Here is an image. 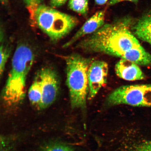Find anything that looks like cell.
Here are the masks:
<instances>
[{
	"label": "cell",
	"instance_id": "1",
	"mask_svg": "<svg viewBox=\"0 0 151 151\" xmlns=\"http://www.w3.org/2000/svg\"><path fill=\"white\" fill-rule=\"evenodd\" d=\"M133 22L128 17L105 24L82 40L77 47L85 52L106 54L138 65L151 66V55L132 32Z\"/></svg>",
	"mask_w": 151,
	"mask_h": 151
},
{
	"label": "cell",
	"instance_id": "2",
	"mask_svg": "<svg viewBox=\"0 0 151 151\" xmlns=\"http://www.w3.org/2000/svg\"><path fill=\"white\" fill-rule=\"evenodd\" d=\"M34 60L35 55L30 47L24 44L17 47L2 94L3 101L9 106L18 105L24 99L26 80Z\"/></svg>",
	"mask_w": 151,
	"mask_h": 151
},
{
	"label": "cell",
	"instance_id": "3",
	"mask_svg": "<svg viewBox=\"0 0 151 151\" xmlns=\"http://www.w3.org/2000/svg\"><path fill=\"white\" fill-rule=\"evenodd\" d=\"M65 60L71 106L84 109L88 93V70L92 60L77 54L66 56Z\"/></svg>",
	"mask_w": 151,
	"mask_h": 151
},
{
	"label": "cell",
	"instance_id": "4",
	"mask_svg": "<svg viewBox=\"0 0 151 151\" xmlns=\"http://www.w3.org/2000/svg\"><path fill=\"white\" fill-rule=\"evenodd\" d=\"M35 21L39 28L54 41L65 37L78 22L74 16L42 4L36 11Z\"/></svg>",
	"mask_w": 151,
	"mask_h": 151
},
{
	"label": "cell",
	"instance_id": "5",
	"mask_svg": "<svg viewBox=\"0 0 151 151\" xmlns=\"http://www.w3.org/2000/svg\"><path fill=\"white\" fill-rule=\"evenodd\" d=\"M106 102L109 106L126 105L134 107H151V84L120 86L109 94Z\"/></svg>",
	"mask_w": 151,
	"mask_h": 151
},
{
	"label": "cell",
	"instance_id": "6",
	"mask_svg": "<svg viewBox=\"0 0 151 151\" xmlns=\"http://www.w3.org/2000/svg\"><path fill=\"white\" fill-rule=\"evenodd\" d=\"M38 76L42 89V98L39 108L44 109L55 101L59 89V82L55 71L50 68H43Z\"/></svg>",
	"mask_w": 151,
	"mask_h": 151
},
{
	"label": "cell",
	"instance_id": "7",
	"mask_svg": "<svg viewBox=\"0 0 151 151\" xmlns=\"http://www.w3.org/2000/svg\"><path fill=\"white\" fill-rule=\"evenodd\" d=\"M108 73L109 65L107 62L101 60L92 62L88 70V100L94 99L106 83Z\"/></svg>",
	"mask_w": 151,
	"mask_h": 151
},
{
	"label": "cell",
	"instance_id": "8",
	"mask_svg": "<svg viewBox=\"0 0 151 151\" xmlns=\"http://www.w3.org/2000/svg\"><path fill=\"white\" fill-rule=\"evenodd\" d=\"M105 11H97L85 22L70 40L63 45L64 48L71 46L81 38L97 31L105 24Z\"/></svg>",
	"mask_w": 151,
	"mask_h": 151
},
{
	"label": "cell",
	"instance_id": "9",
	"mask_svg": "<svg viewBox=\"0 0 151 151\" xmlns=\"http://www.w3.org/2000/svg\"><path fill=\"white\" fill-rule=\"evenodd\" d=\"M115 70L118 77L126 81L141 80L145 77L144 73L138 65L127 60L121 59L117 62Z\"/></svg>",
	"mask_w": 151,
	"mask_h": 151
},
{
	"label": "cell",
	"instance_id": "10",
	"mask_svg": "<svg viewBox=\"0 0 151 151\" xmlns=\"http://www.w3.org/2000/svg\"><path fill=\"white\" fill-rule=\"evenodd\" d=\"M132 30L136 36L151 45V13L145 15L133 24Z\"/></svg>",
	"mask_w": 151,
	"mask_h": 151
},
{
	"label": "cell",
	"instance_id": "11",
	"mask_svg": "<svg viewBox=\"0 0 151 151\" xmlns=\"http://www.w3.org/2000/svg\"><path fill=\"white\" fill-rule=\"evenodd\" d=\"M30 102L39 108L42 98V89L40 80L38 76L32 84L28 92Z\"/></svg>",
	"mask_w": 151,
	"mask_h": 151
},
{
	"label": "cell",
	"instance_id": "12",
	"mask_svg": "<svg viewBox=\"0 0 151 151\" xmlns=\"http://www.w3.org/2000/svg\"><path fill=\"white\" fill-rule=\"evenodd\" d=\"M68 6L74 12L86 16L88 12V0H69Z\"/></svg>",
	"mask_w": 151,
	"mask_h": 151
},
{
	"label": "cell",
	"instance_id": "13",
	"mask_svg": "<svg viewBox=\"0 0 151 151\" xmlns=\"http://www.w3.org/2000/svg\"><path fill=\"white\" fill-rule=\"evenodd\" d=\"M40 151H74L71 147L61 143H46L41 147Z\"/></svg>",
	"mask_w": 151,
	"mask_h": 151
},
{
	"label": "cell",
	"instance_id": "14",
	"mask_svg": "<svg viewBox=\"0 0 151 151\" xmlns=\"http://www.w3.org/2000/svg\"><path fill=\"white\" fill-rule=\"evenodd\" d=\"M23 1L29 12L32 22L35 23V12L38 7L41 5L42 0H23Z\"/></svg>",
	"mask_w": 151,
	"mask_h": 151
},
{
	"label": "cell",
	"instance_id": "15",
	"mask_svg": "<svg viewBox=\"0 0 151 151\" xmlns=\"http://www.w3.org/2000/svg\"><path fill=\"white\" fill-rule=\"evenodd\" d=\"M0 54H1L0 74L1 77L4 71L6 64L10 54V50L8 48L4 46L3 43L1 45Z\"/></svg>",
	"mask_w": 151,
	"mask_h": 151
},
{
	"label": "cell",
	"instance_id": "16",
	"mask_svg": "<svg viewBox=\"0 0 151 151\" xmlns=\"http://www.w3.org/2000/svg\"><path fill=\"white\" fill-rule=\"evenodd\" d=\"M134 151H151V141H146L139 144Z\"/></svg>",
	"mask_w": 151,
	"mask_h": 151
},
{
	"label": "cell",
	"instance_id": "17",
	"mask_svg": "<svg viewBox=\"0 0 151 151\" xmlns=\"http://www.w3.org/2000/svg\"><path fill=\"white\" fill-rule=\"evenodd\" d=\"M68 0H50L51 5L52 7H59L63 5Z\"/></svg>",
	"mask_w": 151,
	"mask_h": 151
},
{
	"label": "cell",
	"instance_id": "18",
	"mask_svg": "<svg viewBox=\"0 0 151 151\" xmlns=\"http://www.w3.org/2000/svg\"><path fill=\"white\" fill-rule=\"evenodd\" d=\"M139 1V0H110L109 2V5L112 6L124 1H129L132 2L137 3Z\"/></svg>",
	"mask_w": 151,
	"mask_h": 151
},
{
	"label": "cell",
	"instance_id": "19",
	"mask_svg": "<svg viewBox=\"0 0 151 151\" xmlns=\"http://www.w3.org/2000/svg\"><path fill=\"white\" fill-rule=\"evenodd\" d=\"M94 1L97 5H102L105 4L108 0H94Z\"/></svg>",
	"mask_w": 151,
	"mask_h": 151
},
{
	"label": "cell",
	"instance_id": "20",
	"mask_svg": "<svg viewBox=\"0 0 151 151\" xmlns=\"http://www.w3.org/2000/svg\"><path fill=\"white\" fill-rule=\"evenodd\" d=\"M1 1L3 5H6L7 3L8 0H1Z\"/></svg>",
	"mask_w": 151,
	"mask_h": 151
}]
</instances>
